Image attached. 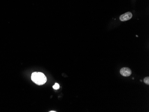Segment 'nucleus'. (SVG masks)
I'll use <instances>...</instances> for the list:
<instances>
[{"mask_svg": "<svg viewBox=\"0 0 149 112\" xmlns=\"http://www.w3.org/2000/svg\"><path fill=\"white\" fill-rule=\"evenodd\" d=\"M31 80L35 84L38 85L45 84L47 79L43 73L40 72H34L31 75Z\"/></svg>", "mask_w": 149, "mask_h": 112, "instance_id": "1", "label": "nucleus"}, {"mask_svg": "<svg viewBox=\"0 0 149 112\" xmlns=\"http://www.w3.org/2000/svg\"><path fill=\"white\" fill-rule=\"evenodd\" d=\"M132 17V14L130 12H128L121 15L120 17V20L122 21H125L130 20Z\"/></svg>", "mask_w": 149, "mask_h": 112, "instance_id": "2", "label": "nucleus"}, {"mask_svg": "<svg viewBox=\"0 0 149 112\" xmlns=\"http://www.w3.org/2000/svg\"><path fill=\"white\" fill-rule=\"evenodd\" d=\"M120 74L123 76L128 77L132 74V71L129 68H123L120 70Z\"/></svg>", "mask_w": 149, "mask_h": 112, "instance_id": "3", "label": "nucleus"}, {"mask_svg": "<svg viewBox=\"0 0 149 112\" xmlns=\"http://www.w3.org/2000/svg\"><path fill=\"white\" fill-rule=\"evenodd\" d=\"M144 82L147 85H149V77H146L144 79Z\"/></svg>", "mask_w": 149, "mask_h": 112, "instance_id": "4", "label": "nucleus"}, {"mask_svg": "<svg viewBox=\"0 0 149 112\" xmlns=\"http://www.w3.org/2000/svg\"><path fill=\"white\" fill-rule=\"evenodd\" d=\"M59 87H60V86L57 83H55L54 84V85H53V88H54L55 90H57L58 89H59Z\"/></svg>", "mask_w": 149, "mask_h": 112, "instance_id": "5", "label": "nucleus"}, {"mask_svg": "<svg viewBox=\"0 0 149 112\" xmlns=\"http://www.w3.org/2000/svg\"><path fill=\"white\" fill-rule=\"evenodd\" d=\"M50 112H56V111H50Z\"/></svg>", "mask_w": 149, "mask_h": 112, "instance_id": "6", "label": "nucleus"}]
</instances>
